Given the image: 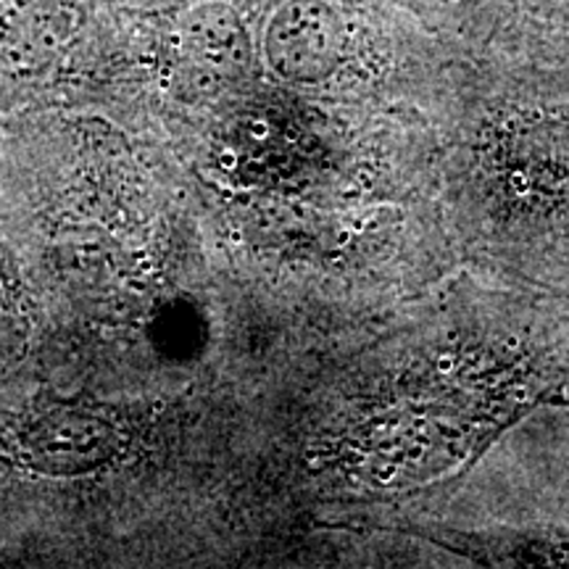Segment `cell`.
Returning a JSON list of instances; mask_svg holds the SVG:
<instances>
[{
    "instance_id": "cell-1",
    "label": "cell",
    "mask_w": 569,
    "mask_h": 569,
    "mask_svg": "<svg viewBox=\"0 0 569 569\" xmlns=\"http://www.w3.org/2000/svg\"><path fill=\"white\" fill-rule=\"evenodd\" d=\"M448 549L493 567H569V532L419 530Z\"/></svg>"
},
{
    "instance_id": "cell-2",
    "label": "cell",
    "mask_w": 569,
    "mask_h": 569,
    "mask_svg": "<svg viewBox=\"0 0 569 569\" xmlns=\"http://www.w3.org/2000/svg\"><path fill=\"white\" fill-rule=\"evenodd\" d=\"M330 13L315 0H296L269 30V56L293 77H315L330 56Z\"/></svg>"
}]
</instances>
